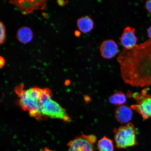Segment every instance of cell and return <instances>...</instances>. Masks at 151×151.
<instances>
[{"mask_svg":"<svg viewBox=\"0 0 151 151\" xmlns=\"http://www.w3.org/2000/svg\"><path fill=\"white\" fill-rule=\"evenodd\" d=\"M124 82L132 87L151 86V40L124 48L117 58Z\"/></svg>","mask_w":151,"mask_h":151,"instance_id":"obj_1","label":"cell"},{"mask_svg":"<svg viewBox=\"0 0 151 151\" xmlns=\"http://www.w3.org/2000/svg\"><path fill=\"white\" fill-rule=\"evenodd\" d=\"M41 91V88L38 87L24 89L23 84L19 85L15 88V92L19 98L21 107L37 120H42L44 117L40 112L39 107Z\"/></svg>","mask_w":151,"mask_h":151,"instance_id":"obj_2","label":"cell"},{"mask_svg":"<svg viewBox=\"0 0 151 151\" xmlns=\"http://www.w3.org/2000/svg\"><path fill=\"white\" fill-rule=\"evenodd\" d=\"M52 93L50 88H41L39 101L40 112L43 116L59 119L65 122L71 121L70 118L65 109L52 99Z\"/></svg>","mask_w":151,"mask_h":151,"instance_id":"obj_3","label":"cell"},{"mask_svg":"<svg viewBox=\"0 0 151 151\" xmlns=\"http://www.w3.org/2000/svg\"><path fill=\"white\" fill-rule=\"evenodd\" d=\"M113 132L117 148L126 149L137 145L135 128L131 123L115 128Z\"/></svg>","mask_w":151,"mask_h":151,"instance_id":"obj_4","label":"cell"},{"mask_svg":"<svg viewBox=\"0 0 151 151\" xmlns=\"http://www.w3.org/2000/svg\"><path fill=\"white\" fill-rule=\"evenodd\" d=\"M137 101L136 104L131 106V109L140 114L144 120L151 118V95L147 93V88L143 89L141 93L131 94Z\"/></svg>","mask_w":151,"mask_h":151,"instance_id":"obj_5","label":"cell"},{"mask_svg":"<svg viewBox=\"0 0 151 151\" xmlns=\"http://www.w3.org/2000/svg\"><path fill=\"white\" fill-rule=\"evenodd\" d=\"M96 140L94 135L82 134L69 142L67 151H94V145Z\"/></svg>","mask_w":151,"mask_h":151,"instance_id":"obj_6","label":"cell"},{"mask_svg":"<svg viewBox=\"0 0 151 151\" xmlns=\"http://www.w3.org/2000/svg\"><path fill=\"white\" fill-rule=\"evenodd\" d=\"M9 3L15 5L22 14H32L37 9H44L46 6L47 1H10Z\"/></svg>","mask_w":151,"mask_h":151,"instance_id":"obj_7","label":"cell"},{"mask_svg":"<svg viewBox=\"0 0 151 151\" xmlns=\"http://www.w3.org/2000/svg\"><path fill=\"white\" fill-rule=\"evenodd\" d=\"M119 40L124 48L130 50L133 48L137 45L138 41V38L135 35V28L130 26L124 28Z\"/></svg>","mask_w":151,"mask_h":151,"instance_id":"obj_8","label":"cell"},{"mask_svg":"<svg viewBox=\"0 0 151 151\" xmlns=\"http://www.w3.org/2000/svg\"><path fill=\"white\" fill-rule=\"evenodd\" d=\"M99 50L101 55L103 58L110 59L118 54L119 47L117 43L113 40H106L101 43Z\"/></svg>","mask_w":151,"mask_h":151,"instance_id":"obj_9","label":"cell"},{"mask_svg":"<svg viewBox=\"0 0 151 151\" xmlns=\"http://www.w3.org/2000/svg\"><path fill=\"white\" fill-rule=\"evenodd\" d=\"M132 109L127 106H120L115 111V118L121 123H128L132 119Z\"/></svg>","mask_w":151,"mask_h":151,"instance_id":"obj_10","label":"cell"},{"mask_svg":"<svg viewBox=\"0 0 151 151\" xmlns=\"http://www.w3.org/2000/svg\"><path fill=\"white\" fill-rule=\"evenodd\" d=\"M77 24L79 31L85 34L90 32L94 28V22L90 16L79 18Z\"/></svg>","mask_w":151,"mask_h":151,"instance_id":"obj_11","label":"cell"},{"mask_svg":"<svg viewBox=\"0 0 151 151\" xmlns=\"http://www.w3.org/2000/svg\"><path fill=\"white\" fill-rule=\"evenodd\" d=\"M33 33L29 27L24 26L19 28L17 32V38L19 42L23 43H29L32 40Z\"/></svg>","mask_w":151,"mask_h":151,"instance_id":"obj_12","label":"cell"},{"mask_svg":"<svg viewBox=\"0 0 151 151\" xmlns=\"http://www.w3.org/2000/svg\"><path fill=\"white\" fill-rule=\"evenodd\" d=\"M97 146L99 151H114L113 141L106 136L99 139Z\"/></svg>","mask_w":151,"mask_h":151,"instance_id":"obj_13","label":"cell"},{"mask_svg":"<svg viewBox=\"0 0 151 151\" xmlns=\"http://www.w3.org/2000/svg\"><path fill=\"white\" fill-rule=\"evenodd\" d=\"M109 102L112 104L118 105H123L127 101L126 96L124 92L118 91L114 92L109 98Z\"/></svg>","mask_w":151,"mask_h":151,"instance_id":"obj_14","label":"cell"},{"mask_svg":"<svg viewBox=\"0 0 151 151\" xmlns=\"http://www.w3.org/2000/svg\"><path fill=\"white\" fill-rule=\"evenodd\" d=\"M0 27H1V35H0V43L3 44L6 40V30L4 24L3 22H0Z\"/></svg>","mask_w":151,"mask_h":151,"instance_id":"obj_15","label":"cell"},{"mask_svg":"<svg viewBox=\"0 0 151 151\" xmlns=\"http://www.w3.org/2000/svg\"><path fill=\"white\" fill-rule=\"evenodd\" d=\"M145 6L146 10L151 15V0L147 1Z\"/></svg>","mask_w":151,"mask_h":151,"instance_id":"obj_16","label":"cell"},{"mask_svg":"<svg viewBox=\"0 0 151 151\" xmlns=\"http://www.w3.org/2000/svg\"><path fill=\"white\" fill-rule=\"evenodd\" d=\"M57 3L60 6L63 7L65 6V5L68 4L69 1H63V0H58V1H57Z\"/></svg>","mask_w":151,"mask_h":151,"instance_id":"obj_17","label":"cell"},{"mask_svg":"<svg viewBox=\"0 0 151 151\" xmlns=\"http://www.w3.org/2000/svg\"><path fill=\"white\" fill-rule=\"evenodd\" d=\"M5 63V61L4 58L3 57H0V68H1L4 66Z\"/></svg>","mask_w":151,"mask_h":151,"instance_id":"obj_18","label":"cell"},{"mask_svg":"<svg viewBox=\"0 0 151 151\" xmlns=\"http://www.w3.org/2000/svg\"><path fill=\"white\" fill-rule=\"evenodd\" d=\"M147 34L150 39L151 40V26L147 29Z\"/></svg>","mask_w":151,"mask_h":151,"instance_id":"obj_19","label":"cell"},{"mask_svg":"<svg viewBox=\"0 0 151 151\" xmlns=\"http://www.w3.org/2000/svg\"><path fill=\"white\" fill-rule=\"evenodd\" d=\"M75 35L77 37H80L81 35V33L80 31H75Z\"/></svg>","mask_w":151,"mask_h":151,"instance_id":"obj_20","label":"cell"},{"mask_svg":"<svg viewBox=\"0 0 151 151\" xmlns=\"http://www.w3.org/2000/svg\"><path fill=\"white\" fill-rule=\"evenodd\" d=\"M45 151H53L51 150H49L48 149H47V148H46L45 149Z\"/></svg>","mask_w":151,"mask_h":151,"instance_id":"obj_21","label":"cell"},{"mask_svg":"<svg viewBox=\"0 0 151 151\" xmlns=\"http://www.w3.org/2000/svg\"><path fill=\"white\" fill-rule=\"evenodd\" d=\"M42 15L43 17H46V14H45V13H43Z\"/></svg>","mask_w":151,"mask_h":151,"instance_id":"obj_22","label":"cell"}]
</instances>
